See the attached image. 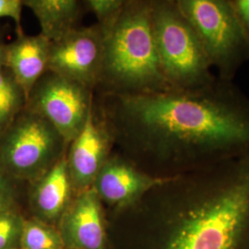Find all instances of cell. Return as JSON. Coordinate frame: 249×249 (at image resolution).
Masks as SVG:
<instances>
[{
    "label": "cell",
    "instance_id": "1",
    "mask_svg": "<svg viewBox=\"0 0 249 249\" xmlns=\"http://www.w3.org/2000/svg\"><path fill=\"white\" fill-rule=\"evenodd\" d=\"M118 100L121 141L151 177L175 178L249 151V97L234 81Z\"/></svg>",
    "mask_w": 249,
    "mask_h": 249
},
{
    "label": "cell",
    "instance_id": "2",
    "mask_svg": "<svg viewBox=\"0 0 249 249\" xmlns=\"http://www.w3.org/2000/svg\"><path fill=\"white\" fill-rule=\"evenodd\" d=\"M141 200L162 226L154 249H249V151L166 178Z\"/></svg>",
    "mask_w": 249,
    "mask_h": 249
},
{
    "label": "cell",
    "instance_id": "3",
    "mask_svg": "<svg viewBox=\"0 0 249 249\" xmlns=\"http://www.w3.org/2000/svg\"><path fill=\"white\" fill-rule=\"evenodd\" d=\"M100 78L119 95H137L171 89L160 69L153 35L151 1H125L111 30L104 36Z\"/></svg>",
    "mask_w": 249,
    "mask_h": 249
},
{
    "label": "cell",
    "instance_id": "4",
    "mask_svg": "<svg viewBox=\"0 0 249 249\" xmlns=\"http://www.w3.org/2000/svg\"><path fill=\"white\" fill-rule=\"evenodd\" d=\"M151 20L160 69L171 89H196L217 79L177 0L151 1Z\"/></svg>",
    "mask_w": 249,
    "mask_h": 249
},
{
    "label": "cell",
    "instance_id": "5",
    "mask_svg": "<svg viewBox=\"0 0 249 249\" xmlns=\"http://www.w3.org/2000/svg\"><path fill=\"white\" fill-rule=\"evenodd\" d=\"M219 80L233 81L249 60V41L231 0H177Z\"/></svg>",
    "mask_w": 249,
    "mask_h": 249
},
{
    "label": "cell",
    "instance_id": "6",
    "mask_svg": "<svg viewBox=\"0 0 249 249\" xmlns=\"http://www.w3.org/2000/svg\"><path fill=\"white\" fill-rule=\"evenodd\" d=\"M66 145L43 116L24 108L0 135V169L5 175H35L56 157Z\"/></svg>",
    "mask_w": 249,
    "mask_h": 249
},
{
    "label": "cell",
    "instance_id": "7",
    "mask_svg": "<svg viewBox=\"0 0 249 249\" xmlns=\"http://www.w3.org/2000/svg\"><path fill=\"white\" fill-rule=\"evenodd\" d=\"M25 108L47 120L66 144L77 138L92 110L88 88L51 71L36 83Z\"/></svg>",
    "mask_w": 249,
    "mask_h": 249
},
{
    "label": "cell",
    "instance_id": "8",
    "mask_svg": "<svg viewBox=\"0 0 249 249\" xmlns=\"http://www.w3.org/2000/svg\"><path fill=\"white\" fill-rule=\"evenodd\" d=\"M105 37L100 27L76 28L51 43L49 71L89 88L100 79Z\"/></svg>",
    "mask_w": 249,
    "mask_h": 249
},
{
    "label": "cell",
    "instance_id": "9",
    "mask_svg": "<svg viewBox=\"0 0 249 249\" xmlns=\"http://www.w3.org/2000/svg\"><path fill=\"white\" fill-rule=\"evenodd\" d=\"M163 180L151 177L135 163L112 160L99 172L96 192L111 203H136Z\"/></svg>",
    "mask_w": 249,
    "mask_h": 249
},
{
    "label": "cell",
    "instance_id": "10",
    "mask_svg": "<svg viewBox=\"0 0 249 249\" xmlns=\"http://www.w3.org/2000/svg\"><path fill=\"white\" fill-rule=\"evenodd\" d=\"M51 43L44 36L18 34L17 39L6 45L5 67L22 89L26 101L36 83L48 70Z\"/></svg>",
    "mask_w": 249,
    "mask_h": 249
},
{
    "label": "cell",
    "instance_id": "11",
    "mask_svg": "<svg viewBox=\"0 0 249 249\" xmlns=\"http://www.w3.org/2000/svg\"><path fill=\"white\" fill-rule=\"evenodd\" d=\"M71 144L70 173L80 185H88L104 166L109 144L107 133L94 120L92 110L82 130Z\"/></svg>",
    "mask_w": 249,
    "mask_h": 249
},
{
    "label": "cell",
    "instance_id": "12",
    "mask_svg": "<svg viewBox=\"0 0 249 249\" xmlns=\"http://www.w3.org/2000/svg\"><path fill=\"white\" fill-rule=\"evenodd\" d=\"M23 6L32 10L41 28V36L50 43L60 40L74 29L80 15L76 0H25Z\"/></svg>",
    "mask_w": 249,
    "mask_h": 249
},
{
    "label": "cell",
    "instance_id": "13",
    "mask_svg": "<svg viewBox=\"0 0 249 249\" xmlns=\"http://www.w3.org/2000/svg\"><path fill=\"white\" fill-rule=\"evenodd\" d=\"M98 194L95 190L83 193L77 200L71 218L74 240L85 249H100L104 243Z\"/></svg>",
    "mask_w": 249,
    "mask_h": 249
},
{
    "label": "cell",
    "instance_id": "14",
    "mask_svg": "<svg viewBox=\"0 0 249 249\" xmlns=\"http://www.w3.org/2000/svg\"><path fill=\"white\" fill-rule=\"evenodd\" d=\"M71 190L68 160H58L36 188L35 200L43 213L53 217L59 213L67 203Z\"/></svg>",
    "mask_w": 249,
    "mask_h": 249
},
{
    "label": "cell",
    "instance_id": "15",
    "mask_svg": "<svg viewBox=\"0 0 249 249\" xmlns=\"http://www.w3.org/2000/svg\"><path fill=\"white\" fill-rule=\"evenodd\" d=\"M26 97L6 67L0 68V135L26 107Z\"/></svg>",
    "mask_w": 249,
    "mask_h": 249
},
{
    "label": "cell",
    "instance_id": "16",
    "mask_svg": "<svg viewBox=\"0 0 249 249\" xmlns=\"http://www.w3.org/2000/svg\"><path fill=\"white\" fill-rule=\"evenodd\" d=\"M20 241L24 249H58V242L53 233L36 223L23 224Z\"/></svg>",
    "mask_w": 249,
    "mask_h": 249
},
{
    "label": "cell",
    "instance_id": "17",
    "mask_svg": "<svg viewBox=\"0 0 249 249\" xmlns=\"http://www.w3.org/2000/svg\"><path fill=\"white\" fill-rule=\"evenodd\" d=\"M125 1L122 0H89L87 5L95 14L104 36L111 30L124 9Z\"/></svg>",
    "mask_w": 249,
    "mask_h": 249
},
{
    "label": "cell",
    "instance_id": "18",
    "mask_svg": "<svg viewBox=\"0 0 249 249\" xmlns=\"http://www.w3.org/2000/svg\"><path fill=\"white\" fill-rule=\"evenodd\" d=\"M18 221L9 210L0 213V249H8L18 236Z\"/></svg>",
    "mask_w": 249,
    "mask_h": 249
},
{
    "label": "cell",
    "instance_id": "19",
    "mask_svg": "<svg viewBox=\"0 0 249 249\" xmlns=\"http://www.w3.org/2000/svg\"><path fill=\"white\" fill-rule=\"evenodd\" d=\"M23 2L21 0H0V18H9L17 25V33H22L20 26Z\"/></svg>",
    "mask_w": 249,
    "mask_h": 249
},
{
    "label": "cell",
    "instance_id": "20",
    "mask_svg": "<svg viewBox=\"0 0 249 249\" xmlns=\"http://www.w3.org/2000/svg\"><path fill=\"white\" fill-rule=\"evenodd\" d=\"M231 5L249 41V0H231Z\"/></svg>",
    "mask_w": 249,
    "mask_h": 249
},
{
    "label": "cell",
    "instance_id": "21",
    "mask_svg": "<svg viewBox=\"0 0 249 249\" xmlns=\"http://www.w3.org/2000/svg\"><path fill=\"white\" fill-rule=\"evenodd\" d=\"M12 190L7 175L0 173V213L9 210Z\"/></svg>",
    "mask_w": 249,
    "mask_h": 249
},
{
    "label": "cell",
    "instance_id": "22",
    "mask_svg": "<svg viewBox=\"0 0 249 249\" xmlns=\"http://www.w3.org/2000/svg\"><path fill=\"white\" fill-rule=\"evenodd\" d=\"M6 45L0 41V68L5 67L6 62Z\"/></svg>",
    "mask_w": 249,
    "mask_h": 249
}]
</instances>
